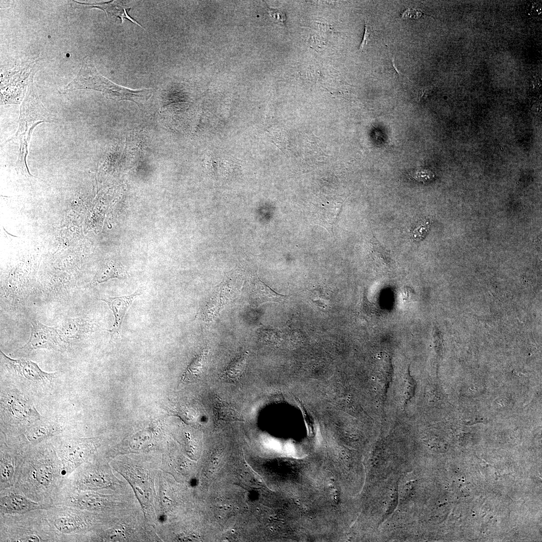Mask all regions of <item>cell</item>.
Segmentation results:
<instances>
[{"label": "cell", "mask_w": 542, "mask_h": 542, "mask_svg": "<svg viewBox=\"0 0 542 542\" xmlns=\"http://www.w3.org/2000/svg\"><path fill=\"white\" fill-rule=\"evenodd\" d=\"M78 89L98 91L107 98L118 101H132L138 106L144 105L151 97L153 92L152 89L134 90L117 85L101 75L88 60L84 62L77 76L61 92Z\"/></svg>", "instance_id": "6da1fadb"}, {"label": "cell", "mask_w": 542, "mask_h": 542, "mask_svg": "<svg viewBox=\"0 0 542 542\" xmlns=\"http://www.w3.org/2000/svg\"><path fill=\"white\" fill-rule=\"evenodd\" d=\"M55 122V118L43 105L33 84L29 86L26 96L20 109L18 128L7 142H19V153L16 167L18 170L32 176L27 165V156L31 137L34 128L41 123Z\"/></svg>", "instance_id": "7a4b0ae2"}, {"label": "cell", "mask_w": 542, "mask_h": 542, "mask_svg": "<svg viewBox=\"0 0 542 542\" xmlns=\"http://www.w3.org/2000/svg\"><path fill=\"white\" fill-rule=\"evenodd\" d=\"M30 323L29 339L19 349L21 351L27 352L40 349L60 350L67 347L68 341L62 330L46 326L37 320H31Z\"/></svg>", "instance_id": "3957f363"}, {"label": "cell", "mask_w": 542, "mask_h": 542, "mask_svg": "<svg viewBox=\"0 0 542 542\" xmlns=\"http://www.w3.org/2000/svg\"><path fill=\"white\" fill-rule=\"evenodd\" d=\"M1 357L7 367L19 376L32 382L51 381L56 373L43 371L35 362L26 359H12L1 351Z\"/></svg>", "instance_id": "277c9868"}, {"label": "cell", "mask_w": 542, "mask_h": 542, "mask_svg": "<svg viewBox=\"0 0 542 542\" xmlns=\"http://www.w3.org/2000/svg\"><path fill=\"white\" fill-rule=\"evenodd\" d=\"M1 400L3 408L14 420L27 422L38 420L40 417L33 403L18 392H8Z\"/></svg>", "instance_id": "5b68a950"}, {"label": "cell", "mask_w": 542, "mask_h": 542, "mask_svg": "<svg viewBox=\"0 0 542 542\" xmlns=\"http://www.w3.org/2000/svg\"><path fill=\"white\" fill-rule=\"evenodd\" d=\"M142 294L138 290L132 294L120 297H104L100 300L106 303L112 311L114 317V323L110 330H108L111 339L120 337L121 327L127 310L137 296Z\"/></svg>", "instance_id": "8992f818"}, {"label": "cell", "mask_w": 542, "mask_h": 542, "mask_svg": "<svg viewBox=\"0 0 542 542\" xmlns=\"http://www.w3.org/2000/svg\"><path fill=\"white\" fill-rule=\"evenodd\" d=\"M249 294L252 304L257 307L268 302L281 303L288 297L275 292L257 278L251 280Z\"/></svg>", "instance_id": "52a82bcc"}, {"label": "cell", "mask_w": 542, "mask_h": 542, "mask_svg": "<svg viewBox=\"0 0 542 542\" xmlns=\"http://www.w3.org/2000/svg\"><path fill=\"white\" fill-rule=\"evenodd\" d=\"M93 445L88 440H75L68 442L63 447V455L65 460L72 465H78L91 452Z\"/></svg>", "instance_id": "ba28073f"}, {"label": "cell", "mask_w": 542, "mask_h": 542, "mask_svg": "<svg viewBox=\"0 0 542 542\" xmlns=\"http://www.w3.org/2000/svg\"><path fill=\"white\" fill-rule=\"evenodd\" d=\"M214 416L217 423L243 422L242 415L234 406L215 396L213 399Z\"/></svg>", "instance_id": "9c48e42d"}, {"label": "cell", "mask_w": 542, "mask_h": 542, "mask_svg": "<svg viewBox=\"0 0 542 542\" xmlns=\"http://www.w3.org/2000/svg\"><path fill=\"white\" fill-rule=\"evenodd\" d=\"M76 5L83 6V7H87L89 8H96L101 10H102L107 15L115 16L119 18L122 23L125 19L130 21L132 23H133L141 28L143 27L137 22L135 21L128 15V12L130 10V8H124L121 3L119 1H112L105 3H96L94 4H88L81 3L79 2H75Z\"/></svg>", "instance_id": "30bf717a"}, {"label": "cell", "mask_w": 542, "mask_h": 542, "mask_svg": "<svg viewBox=\"0 0 542 542\" xmlns=\"http://www.w3.org/2000/svg\"><path fill=\"white\" fill-rule=\"evenodd\" d=\"M25 497L16 494L3 496L1 500V507L3 511L10 513L24 512L34 507Z\"/></svg>", "instance_id": "8fae6325"}, {"label": "cell", "mask_w": 542, "mask_h": 542, "mask_svg": "<svg viewBox=\"0 0 542 542\" xmlns=\"http://www.w3.org/2000/svg\"><path fill=\"white\" fill-rule=\"evenodd\" d=\"M248 355V352L246 351L234 359L221 373L220 378L231 382L239 380L244 372Z\"/></svg>", "instance_id": "7c38bea8"}, {"label": "cell", "mask_w": 542, "mask_h": 542, "mask_svg": "<svg viewBox=\"0 0 542 542\" xmlns=\"http://www.w3.org/2000/svg\"><path fill=\"white\" fill-rule=\"evenodd\" d=\"M208 351V349L205 348L195 356L184 372L181 377V383L192 382L200 376L203 371Z\"/></svg>", "instance_id": "4fadbf2b"}, {"label": "cell", "mask_w": 542, "mask_h": 542, "mask_svg": "<svg viewBox=\"0 0 542 542\" xmlns=\"http://www.w3.org/2000/svg\"><path fill=\"white\" fill-rule=\"evenodd\" d=\"M123 271L114 263H110L106 264L98 274L95 282L99 284L108 280L114 278H124Z\"/></svg>", "instance_id": "5bb4252c"}, {"label": "cell", "mask_w": 542, "mask_h": 542, "mask_svg": "<svg viewBox=\"0 0 542 542\" xmlns=\"http://www.w3.org/2000/svg\"><path fill=\"white\" fill-rule=\"evenodd\" d=\"M54 523L59 531L65 533L73 532L79 528L77 520L70 516L57 517L55 519Z\"/></svg>", "instance_id": "9a60e30c"}, {"label": "cell", "mask_w": 542, "mask_h": 542, "mask_svg": "<svg viewBox=\"0 0 542 542\" xmlns=\"http://www.w3.org/2000/svg\"><path fill=\"white\" fill-rule=\"evenodd\" d=\"M34 476L38 483L44 486H48L53 478L52 467L49 464L40 465L35 469Z\"/></svg>", "instance_id": "2e32d148"}, {"label": "cell", "mask_w": 542, "mask_h": 542, "mask_svg": "<svg viewBox=\"0 0 542 542\" xmlns=\"http://www.w3.org/2000/svg\"><path fill=\"white\" fill-rule=\"evenodd\" d=\"M74 503L82 508L89 509L99 508L103 506V500L98 496L92 495H81L74 500Z\"/></svg>", "instance_id": "e0dca14e"}, {"label": "cell", "mask_w": 542, "mask_h": 542, "mask_svg": "<svg viewBox=\"0 0 542 542\" xmlns=\"http://www.w3.org/2000/svg\"><path fill=\"white\" fill-rule=\"evenodd\" d=\"M55 432L52 426L42 425L31 428L27 433V437L30 441H38L50 436Z\"/></svg>", "instance_id": "ac0fdd59"}, {"label": "cell", "mask_w": 542, "mask_h": 542, "mask_svg": "<svg viewBox=\"0 0 542 542\" xmlns=\"http://www.w3.org/2000/svg\"><path fill=\"white\" fill-rule=\"evenodd\" d=\"M370 248L374 258L381 262H387L389 259L388 253L374 236L371 240Z\"/></svg>", "instance_id": "d6986e66"}, {"label": "cell", "mask_w": 542, "mask_h": 542, "mask_svg": "<svg viewBox=\"0 0 542 542\" xmlns=\"http://www.w3.org/2000/svg\"><path fill=\"white\" fill-rule=\"evenodd\" d=\"M81 483L90 487H104L109 484L107 477L100 474L89 475L84 478Z\"/></svg>", "instance_id": "ffe728a7"}, {"label": "cell", "mask_w": 542, "mask_h": 542, "mask_svg": "<svg viewBox=\"0 0 542 542\" xmlns=\"http://www.w3.org/2000/svg\"><path fill=\"white\" fill-rule=\"evenodd\" d=\"M268 13L273 21L279 24L284 25L286 21V16L281 9H272L267 6Z\"/></svg>", "instance_id": "44dd1931"}, {"label": "cell", "mask_w": 542, "mask_h": 542, "mask_svg": "<svg viewBox=\"0 0 542 542\" xmlns=\"http://www.w3.org/2000/svg\"><path fill=\"white\" fill-rule=\"evenodd\" d=\"M14 474V467L9 462H4L1 460V482H6L10 480Z\"/></svg>", "instance_id": "7402d4cb"}, {"label": "cell", "mask_w": 542, "mask_h": 542, "mask_svg": "<svg viewBox=\"0 0 542 542\" xmlns=\"http://www.w3.org/2000/svg\"><path fill=\"white\" fill-rule=\"evenodd\" d=\"M365 30L363 37V39L359 47V50L362 51L363 48L367 45L368 43L370 41L371 32L368 30V27L367 24L365 22Z\"/></svg>", "instance_id": "603a6c76"}, {"label": "cell", "mask_w": 542, "mask_h": 542, "mask_svg": "<svg viewBox=\"0 0 542 542\" xmlns=\"http://www.w3.org/2000/svg\"><path fill=\"white\" fill-rule=\"evenodd\" d=\"M19 541H38L39 538L36 535H29L18 540Z\"/></svg>", "instance_id": "cb8c5ba5"}]
</instances>
